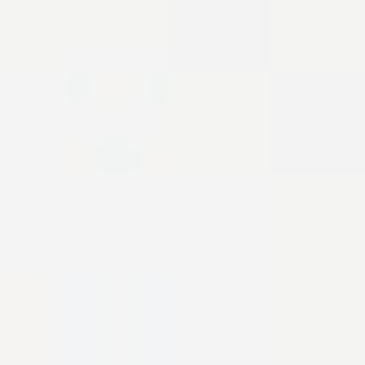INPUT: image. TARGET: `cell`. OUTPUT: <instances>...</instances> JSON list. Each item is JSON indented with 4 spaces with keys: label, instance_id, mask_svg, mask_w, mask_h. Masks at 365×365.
I'll list each match as a JSON object with an SVG mask.
<instances>
[{
    "label": "cell",
    "instance_id": "1",
    "mask_svg": "<svg viewBox=\"0 0 365 365\" xmlns=\"http://www.w3.org/2000/svg\"><path fill=\"white\" fill-rule=\"evenodd\" d=\"M282 96H295L302 109H308V122L302 115H276V148H282V160H353L365 148V90L359 83H340V77H308V83H289Z\"/></svg>",
    "mask_w": 365,
    "mask_h": 365
},
{
    "label": "cell",
    "instance_id": "2",
    "mask_svg": "<svg viewBox=\"0 0 365 365\" xmlns=\"http://www.w3.org/2000/svg\"><path fill=\"white\" fill-rule=\"evenodd\" d=\"M199 6H205V26H199V19L180 26V51H186V58H192V51H199V58H225V38H218V32H225L231 19L263 26V19H257V0H199Z\"/></svg>",
    "mask_w": 365,
    "mask_h": 365
}]
</instances>
